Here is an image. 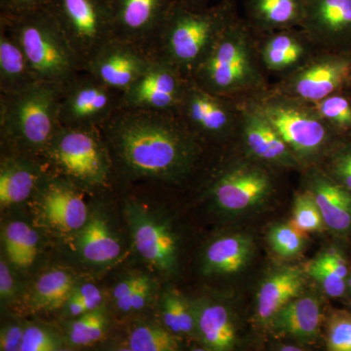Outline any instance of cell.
Masks as SVG:
<instances>
[{"mask_svg": "<svg viewBox=\"0 0 351 351\" xmlns=\"http://www.w3.org/2000/svg\"><path fill=\"white\" fill-rule=\"evenodd\" d=\"M39 82L10 32L0 24V93L25 91Z\"/></svg>", "mask_w": 351, "mask_h": 351, "instance_id": "cell-28", "label": "cell"}, {"mask_svg": "<svg viewBox=\"0 0 351 351\" xmlns=\"http://www.w3.org/2000/svg\"><path fill=\"white\" fill-rule=\"evenodd\" d=\"M195 317V334L208 350H232L237 341V330L232 311L226 304L212 300L191 302Z\"/></svg>", "mask_w": 351, "mask_h": 351, "instance_id": "cell-25", "label": "cell"}, {"mask_svg": "<svg viewBox=\"0 0 351 351\" xmlns=\"http://www.w3.org/2000/svg\"><path fill=\"white\" fill-rule=\"evenodd\" d=\"M267 241L278 257L293 258L306 249L307 234L288 221L272 226L267 233Z\"/></svg>", "mask_w": 351, "mask_h": 351, "instance_id": "cell-36", "label": "cell"}, {"mask_svg": "<svg viewBox=\"0 0 351 351\" xmlns=\"http://www.w3.org/2000/svg\"><path fill=\"white\" fill-rule=\"evenodd\" d=\"M322 317L320 300L313 295L302 294L286 304L269 325L278 336L311 343L319 337Z\"/></svg>", "mask_w": 351, "mask_h": 351, "instance_id": "cell-24", "label": "cell"}, {"mask_svg": "<svg viewBox=\"0 0 351 351\" xmlns=\"http://www.w3.org/2000/svg\"><path fill=\"white\" fill-rule=\"evenodd\" d=\"M125 215L138 255L157 271L167 276L175 274L179 244L169 221L136 201L127 203Z\"/></svg>", "mask_w": 351, "mask_h": 351, "instance_id": "cell-13", "label": "cell"}, {"mask_svg": "<svg viewBox=\"0 0 351 351\" xmlns=\"http://www.w3.org/2000/svg\"><path fill=\"white\" fill-rule=\"evenodd\" d=\"M279 350H284V351H290V350H302V348H299V346H282L280 348H279Z\"/></svg>", "mask_w": 351, "mask_h": 351, "instance_id": "cell-51", "label": "cell"}, {"mask_svg": "<svg viewBox=\"0 0 351 351\" xmlns=\"http://www.w3.org/2000/svg\"><path fill=\"white\" fill-rule=\"evenodd\" d=\"M123 93L108 87L86 71H80L63 85L60 124L71 128L105 125L122 108Z\"/></svg>", "mask_w": 351, "mask_h": 351, "instance_id": "cell-11", "label": "cell"}, {"mask_svg": "<svg viewBox=\"0 0 351 351\" xmlns=\"http://www.w3.org/2000/svg\"><path fill=\"white\" fill-rule=\"evenodd\" d=\"M346 283H348V287H350V292H351V274H350V276H348V280H346Z\"/></svg>", "mask_w": 351, "mask_h": 351, "instance_id": "cell-52", "label": "cell"}, {"mask_svg": "<svg viewBox=\"0 0 351 351\" xmlns=\"http://www.w3.org/2000/svg\"><path fill=\"white\" fill-rule=\"evenodd\" d=\"M189 6L195 7V8H203L210 5V0H182Z\"/></svg>", "mask_w": 351, "mask_h": 351, "instance_id": "cell-50", "label": "cell"}, {"mask_svg": "<svg viewBox=\"0 0 351 351\" xmlns=\"http://www.w3.org/2000/svg\"><path fill=\"white\" fill-rule=\"evenodd\" d=\"M75 290L82 297L88 311H95V309L103 306V294H101L100 289L97 287L95 284L90 282L82 284L75 288Z\"/></svg>", "mask_w": 351, "mask_h": 351, "instance_id": "cell-46", "label": "cell"}, {"mask_svg": "<svg viewBox=\"0 0 351 351\" xmlns=\"http://www.w3.org/2000/svg\"><path fill=\"white\" fill-rule=\"evenodd\" d=\"M101 131L113 171L128 179L184 181L207 149L178 112L121 108Z\"/></svg>", "mask_w": 351, "mask_h": 351, "instance_id": "cell-1", "label": "cell"}, {"mask_svg": "<svg viewBox=\"0 0 351 351\" xmlns=\"http://www.w3.org/2000/svg\"><path fill=\"white\" fill-rule=\"evenodd\" d=\"M189 80L172 64L152 56L144 73L124 92L122 108L178 112Z\"/></svg>", "mask_w": 351, "mask_h": 351, "instance_id": "cell-14", "label": "cell"}, {"mask_svg": "<svg viewBox=\"0 0 351 351\" xmlns=\"http://www.w3.org/2000/svg\"><path fill=\"white\" fill-rule=\"evenodd\" d=\"M326 345L330 351H351V313L338 309L327 321Z\"/></svg>", "mask_w": 351, "mask_h": 351, "instance_id": "cell-39", "label": "cell"}, {"mask_svg": "<svg viewBox=\"0 0 351 351\" xmlns=\"http://www.w3.org/2000/svg\"><path fill=\"white\" fill-rule=\"evenodd\" d=\"M290 221L306 234L321 232L326 228L317 203L306 189L295 196L292 219Z\"/></svg>", "mask_w": 351, "mask_h": 351, "instance_id": "cell-38", "label": "cell"}, {"mask_svg": "<svg viewBox=\"0 0 351 351\" xmlns=\"http://www.w3.org/2000/svg\"><path fill=\"white\" fill-rule=\"evenodd\" d=\"M127 348L131 351H175L179 350V343L175 335L165 328L142 325L132 330Z\"/></svg>", "mask_w": 351, "mask_h": 351, "instance_id": "cell-34", "label": "cell"}, {"mask_svg": "<svg viewBox=\"0 0 351 351\" xmlns=\"http://www.w3.org/2000/svg\"><path fill=\"white\" fill-rule=\"evenodd\" d=\"M76 250L83 260L92 265H108L121 255V244L112 232L108 219L100 214L88 219L75 240Z\"/></svg>", "mask_w": 351, "mask_h": 351, "instance_id": "cell-29", "label": "cell"}, {"mask_svg": "<svg viewBox=\"0 0 351 351\" xmlns=\"http://www.w3.org/2000/svg\"><path fill=\"white\" fill-rule=\"evenodd\" d=\"M255 250L253 239L232 233L214 239L205 249L202 269L209 276H226L241 271L251 262Z\"/></svg>", "mask_w": 351, "mask_h": 351, "instance_id": "cell-27", "label": "cell"}, {"mask_svg": "<svg viewBox=\"0 0 351 351\" xmlns=\"http://www.w3.org/2000/svg\"><path fill=\"white\" fill-rule=\"evenodd\" d=\"M16 295V282L12 272L3 260L0 263V298L2 302L12 301Z\"/></svg>", "mask_w": 351, "mask_h": 351, "instance_id": "cell-47", "label": "cell"}, {"mask_svg": "<svg viewBox=\"0 0 351 351\" xmlns=\"http://www.w3.org/2000/svg\"><path fill=\"white\" fill-rule=\"evenodd\" d=\"M304 271L307 276H311L319 284L325 294L329 297L341 298L345 295L346 287H348L346 279L339 276L315 258L307 263Z\"/></svg>", "mask_w": 351, "mask_h": 351, "instance_id": "cell-40", "label": "cell"}, {"mask_svg": "<svg viewBox=\"0 0 351 351\" xmlns=\"http://www.w3.org/2000/svg\"><path fill=\"white\" fill-rule=\"evenodd\" d=\"M47 9L61 27L82 69L114 38L110 0H49Z\"/></svg>", "mask_w": 351, "mask_h": 351, "instance_id": "cell-9", "label": "cell"}, {"mask_svg": "<svg viewBox=\"0 0 351 351\" xmlns=\"http://www.w3.org/2000/svg\"><path fill=\"white\" fill-rule=\"evenodd\" d=\"M154 288V281L149 276H145L143 282L123 302L117 304V308L126 313L142 311L151 302Z\"/></svg>", "mask_w": 351, "mask_h": 351, "instance_id": "cell-42", "label": "cell"}, {"mask_svg": "<svg viewBox=\"0 0 351 351\" xmlns=\"http://www.w3.org/2000/svg\"><path fill=\"white\" fill-rule=\"evenodd\" d=\"M313 104L337 137L351 138V95L348 90Z\"/></svg>", "mask_w": 351, "mask_h": 351, "instance_id": "cell-33", "label": "cell"}, {"mask_svg": "<svg viewBox=\"0 0 351 351\" xmlns=\"http://www.w3.org/2000/svg\"><path fill=\"white\" fill-rule=\"evenodd\" d=\"M73 290V278L69 272L51 269L36 281L32 293V306L36 311H55L66 304Z\"/></svg>", "mask_w": 351, "mask_h": 351, "instance_id": "cell-30", "label": "cell"}, {"mask_svg": "<svg viewBox=\"0 0 351 351\" xmlns=\"http://www.w3.org/2000/svg\"><path fill=\"white\" fill-rule=\"evenodd\" d=\"M108 326V316L103 306L88 311L71 322L69 341L71 345L87 346L103 338Z\"/></svg>", "mask_w": 351, "mask_h": 351, "instance_id": "cell-35", "label": "cell"}, {"mask_svg": "<svg viewBox=\"0 0 351 351\" xmlns=\"http://www.w3.org/2000/svg\"><path fill=\"white\" fill-rule=\"evenodd\" d=\"M234 145L245 156L272 169L302 170L297 157L274 126L246 100L241 101Z\"/></svg>", "mask_w": 351, "mask_h": 351, "instance_id": "cell-15", "label": "cell"}, {"mask_svg": "<svg viewBox=\"0 0 351 351\" xmlns=\"http://www.w3.org/2000/svg\"><path fill=\"white\" fill-rule=\"evenodd\" d=\"M16 39L39 82L64 84L83 71L47 6L29 15L0 17Z\"/></svg>", "mask_w": 351, "mask_h": 351, "instance_id": "cell-6", "label": "cell"}, {"mask_svg": "<svg viewBox=\"0 0 351 351\" xmlns=\"http://www.w3.org/2000/svg\"><path fill=\"white\" fill-rule=\"evenodd\" d=\"M49 0H0V17L29 15L48 5Z\"/></svg>", "mask_w": 351, "mask_h": 351, "instance_id": "cell-43", "label": "cell"}, {"mask_svg": "<svg viewBox=\"0 0 351 351\" xmlns=\"http://www.w3.org/2000/svg\"><path fill=\"white\" fill-rule=\"evenodd\" d=\"M161 316L166 329L175 336L195 334V317L191 302L175 290L165 292L161 302Z\"/></svg>", "mask_w": 351, "mask_h": 351, "instance_id": "cell-32", "label": "cell"}, {"mask_svg": "<svg viewBox=\"0 0 351 351\" xmlns=\"http://www.w3.org/2000/svg\"><path fill=\"white\" fill-rule=\"evenodd\" d=\"M306 271L295 267H278L263 279L256 299V316L261 324H269L281 309L304 294Z\"/></svg>", "mask_w": 351, "mask_h": 351, "instance_id": "cell-23", "label": "cell"}, {"mask_svg": "<svg viewBox=\"0 0 351 351\" xmlns=\"http://www.w3.org/2000/svg\"><path fill=\"white\" fill-rule=\"evenodd\" d=\"M246 101L274 126L302 170L319 166L339 138L313 103L288 96L271 86Z\"/></svg>", "mask_w": 351, "mask_h": 351, "instance_id": "cell-5", "label": "cell"}, {"mask_svg": "<svg viewBox=\"0 0 351 351\" xmlns=\"http://www.w3.org/2000/svg\"><path fill=\"white\" fill-rule=\"evenodd\" d=\"M63 341L47 328L31 325L25 328L21 351H57L63 350Z\"/></svg>", "mask_w": 351, "mask_h": 351, "instance_id": "cell-41", "label": "cell"}, {"mask_svg": "<svg viewBox=\"0 0 351 351\" xmlns=\"http://www.w3.org/2000/svg\"><path fill=\"white\" fill-rule=\"evenodd\" d=\"M55 176L84 188H100L113 173L112 156L101 129L60 126L43 156Z\"/></svg>", "mask_w": 351, "mask_h": 351, "instance_id": "cell-7", "label": "cell"}, {"mask_svg": "<svg viewBox=\"0 0 351 351\" xmlns=\"http://www.w3.org/2000/svg\"><path fill=\"white\" fill-rule=\"evenodd\" d=\"M64 84L38 82L15 94L0 93L4 147L43 158L60 124Z\"/></svg>", "mask_w": 351, "mask_h": 351, "instance_id": "cell-4", "label": "cell"}, {"mask_svg": "<svg viewBox=\"0 0 351 351\" xmlns=\"http://www.w3.org/2000/svg\"><path fill=\"white\" fill-rule=\"evenodd\" d=\"M351 83V50H321L299 71L270 84L281 93L316 103Z\"/></svg>", "mask_w": 351, "mask_h": 351, "instance_id": "cell-12", "label": "cell"}, {"mask_svg": "<svg viewBox=\"0 0 351 351\" xmlns=\"http://www.w3.org/2000/svg\"><path fill=\"white\" fill-rule=\"evenodd\" d=\"M198 86L235 100L269 89L257 48V34L242 16L226 29L191 80Z\"/></svg>", "mask_w": 351, "mask_h": 351, "instance_id": "cell-3", "label": "cell"}, {"mask_svg": "<svg viewBox=\"0 0 351 351\" xmlns=\"http://www.w3.org/2000/svg\"><path fill=\"white\" fill-rule=\"evenodd\" d=\"M145 276H147L145 274H137V276H132L122 279L119 283H117L113 289V300H114L115 304L117 306L120 302H123L143 282Z\"/></svg>", "mask_w": 351, "mask_h": 351, "instance_id": "cell-48", "label": "cell"}, {"mask_svg": "<svg viewBox=\"0 0 351 351\" xmlns=\"http://www.w3.org/2000/svg\"><path fill=\"white\" fill-rule=\"evenodd\" d=\"M257 48L265 75L277 80L293 75L323 50L300 27L257 34Z\"/></svg>", "mask_w": 351, "mask_h": 351, "instance_id": "cell-16", "label": "cell"}, {"mask_svg": "<svg viewBox=\"0 0 351 351\" xmlns=\"http://www.w3.org/2000/svg\"><path fill=\"white\" fill-rule=\"evenodd\" d=\"M5 147L0 163V203L2 207L24 202L43 182V158Z\"/></svg>", "mask_w": 351, "mask_h": 351, "instance_id": "cell-22", "label": "cell"}, {"mask_svg": "<svg viewBox=\"0 0 351 351\" xmlns=\"http://www.w3.org/2000/svg\"><path fill=\"white\" fill-rule=\"evenodd\" d=\"M301 27L323 50H351V0H304Z\"/></svg>", "mask_w": 351, "mask_h": 351, "instance_id": "cell-19", "label": "cell"}, {"mask_svg": "<svg viewBox=\"0 0 351 351\" xmlns=\"http://www.w3.org/2000/svg\"><path fill=\"white\" fill-rule=\"evenodd\" d=\"M173 0H110L114 36L152 55Z\"/></svg>", "mask_w": 351, "mask_h": 351, "instance_id": "cell-17", "label": "cell"}, {"mask_svg": "<svg viewBox=\"0 0 351 351\" xmlns=\"http://www.w3.org/2000/svg\"><path fill=\"white\" fill-rule=\"evenodd\" d=\"M306 189L313 195L326 228L339 237L351 233V193L328 176L319 166L302 170Z\"/></svg>", "mask_w": 351, "mask_h": 351, "instance_id": "cell-21", "label": "cell"}, {"mask_svg": "<svg viewBox=\"0 0 351 351\" xmlns=\"http://www.w3.org/2000/svg\"><path fill=\"white\" fill-rule=\"evenodd\" d=\"M152 61V55L143 48L114 38L103 46L83 71L124 93L144 73Z\"/></svg>", "mask_w": 351, "mask_h": 351, "instance_id": "cell-18", "label": "cell"}, {"mask_svg": "<svg viewBox=\"0 0 351 351\" xmlns=\"http://www.w3.org/2000/svg\"><path fill=\"white\" fill-rule=\"evenodd\" d=\"M319 167L351 193V138H339Z\"/></svg>", "mask_w": 351, "mask_h": 351, "instance_id": "cell-37", "label": "cell"}, {"mask_svg": "<svg viewBox=\"0 0 351 351\" xmlns=\"http://www.w3.org/2000/svg\"><path fill=\"white\" fill-rule=\"evenodd\" d=\"M241 101L211 93L189 80L178 113L206 147L235 144Z\"/></svg>", "mask_w": 351, "mask_h": 351, "instance_id": "cell-10", "label": "cell"}, {"mask_svg": "<svg viewBox=\"0 0 351 351\" xmlns=\"http://www.w3.org/2000/svg\"><path fill=\"white\" fill-rule=\"evenodd\" d=\"M348 91L350 92V94L351 95V83L350 87L348 88Z\"/></svg>", "mask_w": 351, "mask_h": 351, "instance_id": "cell-53", "label": "cell"}, {"mask_svg": "<svg viewBox=\"0 0 351 351\" xmlns=\"http://www.w3.org/2000/svg\"><path fill=\"white\" fill-rule=\"evenodd\" d=\"M25 328L20 325L9 324L2 328L0 332V350L21 351Z\"/></svg>", "mask_w": 351, "mask_h": 351, "instance_id": "cell-44", "label": "cell"}, {"mask_svg": "<svg viewBox=\"0 0 351 351\" xmlns=\"http://www.w3.org/2000/svg\"><path fill=\"white\" fill-rule=\"evenodd\" d=\"M75 184L58 176H46L41 193V211L46 223L64 232H78L89 219Z\"/></svg>", "mask_w": 351, "mask_h": 351, "instance_id": "cell-20", "label": "cell"}, {"mask_svg": "<svg viewBox=\"0 0 351 351\" xmlns=\"http://www.w3.org/2000/svg\"><path fill=\"white\" fill-rule=\"evenodd\" d=\"M315 260L348 280V277L350 276V267H348L345 257L339 251L334 250V249L325 251L324 253L319 254Z\"/></svg>", "mask_w": 351, "mask_h": 351, "instance_id": "cell-45", "label": "cell"}, {"mask_svg": "<svg viewBox=\"0 0 351 351\" xmlns=\"http://www.w3.org/2000/svg\"><path fill=\"white\" fill-rule=\"evenodd\" d=\"M304 0H243V16L256 34L301 27Z\"/></svg>", "mask_w": 351, "mask_h": 351, "instance_id": "cell-26", "label": "cell"}, {"mask_svg": "<svg viewBox=\"0 0 351 351\" xmlns=\"http://www.w3.org/2000/svg\"><path fill=\"white\" fill-rule=\"evenodd\" d=\"M2 241L9 262L19 269H27L38 257V232L24 221L8 223L2 232Z\"/></svg>", "mask_w": 351, "mask_h": 351, "instance_id": "cell-31", "label": "cell"}, {"mask_svg": "<svg viewBox=\"0 0 351 351\" xmlns=\"http://www.w3.org/2000/svg\"><path fill=\"white\" fill-rule=\"evenodd\" d=\"M64 311L69 317L77 318L83 314L88 313L86 306L82 301V297L77 294L75 290L73 291L71 295L64 304Z\"/></svg>", "mask_w": 351, "mask_h": 351, "instance_id": "cell-49", "label": "cell"}, {"mask_svg": "<svg viewBox=\"0 0 351 351\" xmlns=\"http://www.w3.org/2000/svg\"><path fill=\"white\" fill-rule=\"evenodd\" d=\"M237 151V154L219 165L210 186L217 207L232 215L260 206L274 189V169Z\"/></svg>", "mask_w": 351, "mask_h": 351, "instance_id": "cell-8", "label": "cell"}, {"mask_svg": "<svg viewBox=\"0 0 351 351\" xmlns=\"http://www.w3.org/2000/svg\"><path fill=\"white\" fill-rule=\"evenodd\" d=\"M240 16L234 0H221L203 8L173 0L152 56L172 64L191 80L221 34Z\"/></svg>", "mask_w": 351, "mask_h": 351, "instance_id": "cell-2", "label": "cell"}]
</instances>
